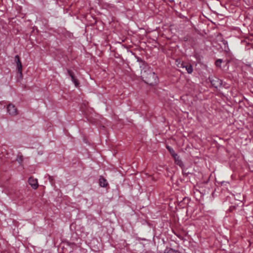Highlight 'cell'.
I'll list each match as a JSON object with an SVG mask.
<instances>
[{"label":"cell","instance_id":"1","mask_svg":"<svg viewBox=\"0 0 253 253\" xmlns=\"http://www.w3.org/2000/svg\"><path fill=\"white\" fill-rule=\"evenodd\" d=\"M141 68V77L145 83L150 86H157L160 81L156 73L147 64L138 61Z\"/></svg>","mask_w":253,"mask_h":253},{"label":"cell","instance_id":"2","mask_svg":"<svg viewBox=\"0 0 253 253\" xmlns=\"http://www.w3.org/2000/svg\"><path fill=\"white\" fill-rule=\"evenodd\" d=\"M166 148H167V150H168L169 152L170 153V154L171 155L172 157L173 158V160H174V161H175V163L182 168V167L184 166V164H183V162H182V160L181 159V157H180V156L175 152V150L173 149L172 147L169 146L168 145H166Z\"/></svg>","mask_w":253,"mask_h":253},{"label":"cell","instance_id":"3","mask_svg":"<svg viewBox=\"0 0 253 253\" xmlns=\"http://www.w3.org/2000/svg\"><path fill=\"white\" fill-rule=\"evenodd\" d=\"M176 64L178 67L185 68L187 73L189 74H191L193 73V66L190 63L184 62L180 59H177L176 60Z\"/></svg>","mask_w":253,"mask_h":253},{"label":"cell","instance_id":"4","mask_svg":"<svg viewBox=\"0 0 253 253\" xmlns=\"http://www.w3.org/2000/svg\"><path fill=\"white\" fill-rule=\"evenodd\" d=\"M14 60H15V64L16 65V70H17L19 80V81H21L23 78V74L22 64L21 63L20 56H19L18 55H15Z\"/></svg>","mask_w":253,"mask_h":253},{"label":"cell","instance_id":"5","mask_svg":"<svg viewBox=\"0 0 253 253\" xmlns=\"http://www.w3.org/2000/svg\"><path fill=\"white\" fill-rule=\"evenodd\" d=\"M6 111L10 116H17L19 114L18 108L13 103H9L6 106Z\"/></svg>","mask_w":253,"mask_h":253},{"label":"cell","instance_id":"6","mask_svg":"<svg viewBox=\"0 0 253 253\" xmlns=\"http://www.w3.org/2000/svg\"><path fill=\"white\" fill-rule=\"evenodd\" d=\"M209 79L213 86L216 89H219L222 86V81L218 78L213 76H210Z\"/></svg>","mask_w":253,"mask_h":253},{"label":"cell","instance_id":"7","mask_svg":"<svg viewBox=\"0 0 253 253\" xmlns=\"http://www.w3.org/2000/svg\"><path fill=\"white\" fill-rule=\"evenodd\" d=\"M68 73L69 76H70V78L71 80L72 81L74 84L75 85V86L77 88L80 87V82L78 79L77 77V76L75 75V73H74L73 71L71 69H67Z\"/></svg>","mask_w":253,"mask_h":253},{"label":"cell","instance_id":"8","mask_svg":"<svg viewBox=\"0 0 253 253\" xmlns=\"http://www.w3.org/2000/svg\"><path fill=\"white\" fill-rule=\"evenodd\" d=\"M28 183L31 186V187L34 190H37L39 186V182L37 178H35L34 177H30L28 180Z\"/></svg>","mask_w":253,"mask_h":253},{"label":"cell","instance_id":"9","mask_svg":"<svg viewBox=\"0 0 253 253\" xmlns=\"http://www.w3.org/2000/svg\"><path fill=\"white\" fill-rule=\"evenodd\" d=\"M99 184L102 188H106L108 186V182L104 176H100L99 178Z\"/></svg>","mask_w":253,"mask_h":253},{"label":"cell","instance_id":"10","mask_svg":"<svg viewBox=\"0 0 253 253\" xmlns=\"http://www.w3.org/2000/svg\"><path fill=\"white\" fill-rule=\"evenodd\" d=\"M23 155L21 153H19L18 154V155H17V157H16V161L18 162V163L19 164L21 165V166H23Z\"/></svg>","mask_w":253,"mask_h":253},{"label":"cell","instance_id":"11","mask_svg":"<svg viewBox=\"0 0 253 253\" xmlns=\"http://www.w3.org/2000/svg\"><path fill=\"white\" fill-rule=\"evenodd\" d=\"M222 63H223V60L222 59H218L215 61L214 64L217 67H221Z\"/></svg>","mask_w":253,"mask_h":253},{"label":"cell","instance_id":"12","mask_svg":"<svg viewBox=\"0 0 253 253\" xmlns=\"http://www.w3.org/2000/svg\"><path fill=\"white\" fill-rule=\"evenodd\" d=\"M164 252H165V253H176V252H180L178 251L172 249V248H167L164 251Z\"/></svg>","mask_w":253,"mask_h":253}]
</instances>
